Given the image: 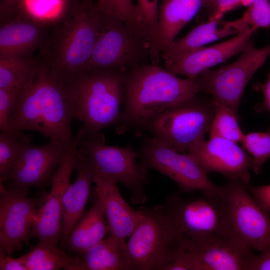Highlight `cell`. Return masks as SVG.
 <instances>
[{"instance_id": "obj_12", "label": "cell", "mask_w": 270, "mask_h": 270, "mask_svg": "<svg viewBox=\"0 0 270 270\" xmlns=\"http://www.w3.org/2000/svg\"><path fill=\"white\" fill-rule=\"evenodd\" d=\"M139 154V164L144 172L148 174L153 170L164 174L175 182L183 192L214 193L221 188L210 180L208 173L190 155L176 151L153 136L144 138Z\"/></svg>"}, {"instance_id": "obj_16", "label": "cell", "mask_w": 270, "mask_h": 270, "mask_svg": "<svg viewBox=\"0 0 270 270\" xmlns=\"http://www.w3.org/2000/svg\"><path fill=\"white\" fill-rule=\"evenodd\" d=\"M40 198L0 184V253L10 254L28 244Z\"/></svg>"}, {"instance_id": "obj_10", "label": "cell", "mask_w": 270, "mask_h": 270, "mask_svg": "<svg viewBox=\"0 0 270 270\" xmlns=\"http://www.w3.org/2000/svg\"><path fill=\"white\" fill-rule=\"evenodd\" d=\"M220 192L230 235L248 248L261 252L270 242V218L245 184L226 180Z\"/></svg>"}, {"instance_id": "obj_32", "label": "cell", "mask_w": 270, "mask_h": 270, "mask_svg": "<svg viewBox=\"0 0 270 270\" xmlns=\"http://www.w3.org/2000/svg\"><path fill=\"white\" fill-rule=\"evenodd\" d=\"M248 27H270V0H252L243 16L238 18Z\"/></svg>"}, {"instance_id": "obj_8", "label": "cell", "mask_w": 270, "mask_h": 270, "mask_svg": "<svg viewBox=\"0 0 270 270\" xmlns=\"http://www.w3.org/2000/svg\"><path fill=\"white\" fill-rule=\"evenodd\" d=\"M103 15L92 54L80 72L118 68L130 70L151 58L148 40L120 20Z\"/></svg>"}, {"instance_id": "obj_20", "label": "cell", "mask_w": 270, "mask_h": 270, "mask_svg": "<svg viewBox=\"0 0 270 270\" xmlns=\"http://www.w3.org/2000/svg\"><path fill=\"white\" fill-rule=\"evenodd\" d=\"M204 6V0H161L156 26L150 43L152 63Z\"/></svg>"}, {"instance_id": "obj_13", "label": "cell", "mask_w": 270, "mask_h": 270, "mask_svg": "<svg viewBox=\"0 0 270 270\" xmlns=\"http://www.w3.org/2000/svg\"><path fill=\"white\" fill-rule=\"evenodd\" d=\"M82 132L80 127L54 174L50 192L40 198L31 232V236L40 242L58 245L60 240L62 198L70 184V177Z\"/></svg>"}, {"instance_id": "obj_3", "label": "cell", "mask_w": 270, "mask_h": 270, "mask_svg": "<svg viewBox=\"0 0 270 270\" xmlns=\"http://www.w3.org/2000/svg\"><path fill=\"white\" fill-rule=\"evenodd\" d=\"M128 71L118 68L90 70L64 83L74 100L76 118L83 124L84 136L98 134L104 128L118 124Z\"/></svg>"}, {"instance_id": "obj_30", "label": "cell", "mask_w": 270, "mask_h": 270, "mask_svg": "<svg viewBox=\"0 0 270 270\" xmlns=\"http://www.w3.org/2000/svg\"><path fill=\"white\" fill-rule=\"evenodd\" d=\"M95 6L102 14L122 20L146 36L140 24L136 6L132 0H98Z\"/></svg>"}, {"instance_id": "obj_40", "label": "cell", "mask_w": 270, "mask_h": 270, "mask_svg": "<svg viewBox=\"0 0 270 270\" xmlns=\"http://www.w3.org/2000/svg\"><path fill=\"white\" fill-rule=\"evenodd\" d=\"M0 15L12 16L20 12V0H0Z\"/></svg>"}, {"instance_id": "obj_5", "label": "cell", "mask_w": 270, "mask_h": 270, "mask_svg": "<svg viewBox=\"0 0 270 270\" xmlns=\"http://www.w3.org/2000/svg\"><path fill=\"white\" fill-rule=\"evenodd\" d=\"M140 208L144 218L126 242L124 255L130 270H164L176 253L177 232L164 204Z\"/></svg>"}, {"instance_id": "obj_37", "label": "cell", "mask_w": 270, "mask_h": 270, "mask_svg": "<svg viewBox=\"0 0 270 270\" xmlns=\"http://www.w3.org/2000/svg\"><path fill=\"white\" fill-rule=\"evenodd\" d=\"M248 270H270V242L260 254H254Z\"/></svg>"}, {"instance_id": "obj_36", "label": "cell", "mask_w": 270, "mask_h": 270, "mask_svg": "<svg viewBox=\"0 0 270 270\" xmlns=\"http://www.w3.org/2000/svg\"><path fill=\"white\" fill-rule=\"evenodd\" d=\"M248 188L261 208L270 214V184L257 186L250 185Z\"/></svg>"}, {"instance_id": "obj_14", "label": "cell", "mask_w": 270, "mask_h": 270, "mask_svg": "<svg viewBox=\"0 0 270 270\" xmlns=\"http://www.w3.org/2000/svg\"><path fill=\"white\" fill-rule=\"evenodd\" d=\"M254 254L232 236L204 242L180 240L176 252L186 270H248Z\"/></svg>"}, {"instance_id": "obj_19", "label": "cell", "mask_w": 270, "mask_h": 270, "mask_svg": "<svg viewBox=\"0 0 270 270\" xmlns=\"http://www.w3.org/2000/svg\"><path fill=\"white\" fill-rule=\"evenodd\" d=\"M256 30L250 27L226 41L211 46H203L187 54L166 68L175 76H186L188 78H195L210 68L241 53Z\"/></svg>"}, {"instance_id": "obj_4", "label": "cell", "mask_w": 270, "mask_h": 270, "mask_svg": "<svg viewBox=\"0 0 270 270\" xmlns=\"http://www.w3.org/2000/svg\"><path fill=\"white\" fill-rule=\"evenodd\" d=\"M61 22L46 62L52 73L65 83L78 74L91 56L100 33L102 14L95 4L72 3Z\"/></svg>"}, {"instance_id": "obj_35", "label": "cell", "mask_w": 270, "mask_h": 270, "mask_svg": "<svg viewBox=\"0 0 270 270\" xmlns=\"http://www.w3.org/2000/svg\"><path fill=\"white\" fill-rule=\"evenodd\" d=\"M243 0H204L209 14V19H222L226 12L242 4Z\"/></svg>"}, {"instance_id": "obj_29", "label": "cell", "mask_w": 270, "mask_h": 270, "mask_svg": "<svg viewBox=\"0 0 270 270\" xmlns=\"http://www.w3.org/2000/svg\"><path fill=\"white\" fill-rule=\"evenodd\" d=\"M215 104V113L209 130L210 138L220 137L236 143L241 142L244 134L238 124V116L228 106Z\"/></svg>"}, {"instance_id": "obj_26", "label": "cell", "mask_w": 270, "mask_h": 270, "mask_svg": "<svg viewBox=\"0 0 270 270\" xmlns=\"http://www.w3.org/2000/svg\"><path fill=\"white\" fill-rule=\"evenodd\" d=\"M20 258L27 270H76L74 257L52 244L38 242Z\"/></svg>"}, {"instance_id": "obj_6", "label": "cell", "mask_w": 270, "mask_h": 270, "mask_svg": "<svg viewBox=\"0 0 270 270\" xmlns=\"http://www.w3.org/2000/svg\"><path fill=\"white\" fill-rule=\"evenodd\" d=\"M220 190L201 193L200 197L184 198L173 194L165 208L177 232L179 240L204 242L231 236L229 233Z\"/></svg>"}, {"instance_id": "obj_22", "label": "cell", "mask_w": 270, "mask_h": 270, "mask_svg": "<svg viewBox=\"0 0 270 270\" xmlns=\"http://www.w3.org/2000/svg\"><path fill=\"white\" fill-rule=\"evenodd\" d=\"M238 19L226 21L209 19L194 28L184 37L174 40L160 54L166 68L187 54L222 38L238 34L249 28Z\"/></svg>"}, {"instance_id": "obj_21", "label": "cell", "mask_w": 270, "mask_h": 270, "mask_svg": "<svg viewBox=\"0 0 270 270\" xmlns=\"http://www.w3.org/2000/svg\"><path fill=\"white\" fill-rule=\"evenodd\" d=\"M76 180L66 190L62 202L61 246L64 248L74 227L84 214L94 183V170L87 156L78 148Z\"/></svg>"}, {"instance_id": "obj_25", "label": "cell", "mask_w": 270, "mask_h": 270, "mask_svg": "<svg viewBox=\"0 0 270 270\" xmlns=\"http://www.w3.org/2000/svg\"><path fill=\"white\" fill-rule=\"evenodd\" d=\"M74 258L76 270H130L124 252L110 236Z\"/></svg>"}, {"instance_id": "obj_11", "label": "cell", "mask_w": 270, "mask_h": 270, "mask_svg": "<svg viewBox=\"0 0 270 270\" xmlns=\"http://www.w3.org/2000/svg\"><path fill=\"white\" fill-rule=\"evenodd\" d=\"M270 56V44L256 48L250 40L235 62L218 68L204 71L195 78L200 92L214 102L228 106L238 115L244 88L254 74Z\"/></svg>"}, {"instance_id": "obj_42", "label": "cell", "mask_w": 270, "mask_h": 270, "mask_svg": "<svg viewBox=\"0 0 270 270\" xmlns=\"http://www.w3.org/2000/svg\"><path fill=\"white\" fill-rule=\"evenodd\" d=\"M81 0L85 2H90V0Z\"/></svg>"}, {"instance_id": "obj_27", "label": "cell", "mask_w": 270, "mask_h": 270, "mask_svg": "<svg viewBox=\"0 0 270 270\" xmlns=\"http://www.w3.org/2000/svg\"><path fill=\"white\" fill-rule=\"evenodd\" d=\"M40 62L28 56L0 58V88H21L34 76Z\"/></svg>"}, {"instance_id": "obj_15", "label": "cell", "mask_w": 270, "mask_h": 270, "mask_svg": "<svg viewBox=\"0 0 270 270\" xmlns=\"http://www.w3.org/2000/svg\"><path fill=\"white\" fill-rule=\"evenodd\" d=\"M30 142H27L22 146L6 180L8 188L25 194L30 187L52 182L54 170L70 146L51 140L42 146L32 145Z\"/></svg>"}, {"instance_id": "obj_23", "label": "cell", "mask_w": 270, "mask_h": 270, "mask_svg": "<svg viewBox=\"0 0 270 270\" xmlns=\"http://www.w3.org/2000/svg\"><path fill=\"white\" fill-rule=\"evenodd\" d=\"M34 18L20 12L0 28V58L26 57L44 39L42 25Z\"/></svg>"}, {"instance_id": "obj_17", "label": "cell", "mask_w": 270, "mask_h": 270, "mask_svg": "<svg viewBox=\"0 0 270 270\" xmlns=\"http://www.w3.org/2000/svg\"><path fill=\"white\" fill-rule=\"evenodd\" d=\"M187 154L208 174L218 172L226 180L250 185L252 158L236 142L220 137L210 138L194 146Z\"/></svg>"}, {"instance_id": "obj_34", "label": "cell", "mask_w": 270, "mask_h": 270, "mask_svg": "<svg viewBox=\"0 0 270 270\" xmlns=\"http://www.w3.org/2000/svg\"><path fill=\"white\" fill-rule=\"evenodd\" d=\"M20 88H0V130L8 132L12 128V116Z\"/></svg>"}, {"instance_id": "obj_39", "label": "cell", "mask_w": 270, "mask_h": 270, "mask_svg": "<svg viewBox=\"0 0 270 270\" xmlns=\"http://www.w3.org/2000/svg\"><path fill=\"white\" fill-rule=\"evenodd\" d=\"M10 255L0 253V270H27L20 258H14Z\"/></svg>"}, {"instance_id": "obj_38", "label": "cell", "mask_w": 270, "mask_h": 270, "mask_svg": "<svg viewBox=\"0 0 270 270\" xmlns=\"http://www.w3.org/2000/svg\"><path fill=\"white\" fill-rule=\"evenodd\" d=\"M254 88L260 92L264 96V101L257 104L255 110L257 112L268 111L270 112V73L268 74L266 80L264 83H255Z\"/></svg>"}, {"instance_id": "obj_9", "label": "cell", "mask_w": 270, "mask_h": 270, "mask_svg": "<svg viewBox=\"0 0 270 270\" xmlns=\"http://www.w3.org/2000/svg\"><path fill=\"white\" fill-rule=\"evenodd\" d=\"M83 134V132H82ZM105 138L98 134L84 136L78 150L88 158L94 172L108 178L124 185L131 193L134 204H144L146 200L145 186L147 174L137 164L140 154L131 146L118 147L105 144Z\"/></svg>"}, {"instance_id": "obj_33", "label": "cell", "mask_w": 270, "mask_h": 270, "mask_svg": "<svg viewBox=\"0 0 270 270\" xmlns=\"http://www.w3.org/2000/svg\"><path fill=\"white\" fill-rule=\"evenodd\" d=\"M158 6L159 0H137L136 4L140 24L150 44L156 26Z\"/></svg>"}, {"instance_id": "obj_31", "label": "cell", "mask_w": 270, "mask_h": 270, "mask_svg": "<svg viewBox=\"0 0 270 270\" xmlns=\"http://www.w3.org/2000/svg\"><path fill=\"white\" fill-rule=\"evenodd\" d=\"M241 142L252 158V169L258 174L262 166L270 158V128L266 132L244 134Z\"/></svg>"}, {"instance_id": "obj_41", "label": "cell", "mask_w": 270, "mask_h": 270, "mask_svg": "<svg viewBox=\"0 0 270 270\" xmlns=\"http://www.w3.org/2000/svg\"><path fill=\"white\" fill-rule=\"evenodd\" d=\"M252 0H243L242 4L248 6L251 3Z\"/></svg>"}, {"instance_id": "obj_1", "label": "cell", "mask_w": 270, "mask_h": 270, "mask_svg": "<svg viewBox=\"0 0 270 270\" xmlns=\"http://www.w3.org/2000/svg\"><path fill=\"white\" fill-rule=\"evenodd\" d=\"M74 100L68 86L40 62L20 88L12 116V129L33 130L70 146L74 141L70 124L76 118Z\"/></svg>"}, {"instance_id": "obj_7", "label": "cell", "mask_w": 270, "mask_h": 270, "mask_svg": "<svg viewBox=\"0 0 270 270\" xmlns=\"http://www.w3.org/2000/svg\"><path fill=\"white\" fill-rule=\"evenodd\" d=\"M199 93L165 112L152 122L148 131L176 151L187 153L204 140L215 113L212 98Z\"/></svg>"}, {"instance_id": "obj_2", "label": "cell", "mask_w": 270, "mask_h": 270, "mask_svg": "<svg viewBox=\"0 0 270 270\" xmlns=\"http://www.w3.org/2000/svg\"><path fill=\"white\" fill-rule=\"evenodd\" d=\"M200 92L196 78H180L158 64H140L127 72L124 108L116 131L140 135L165 112Z\"/></svg>"}, {"instance_id": "obj_18", "label": "cell", "mask_w": 270, "mask_h": 270, "mask_svg": "<svg viewBox=\"0 0 270 270\" xmlns=\"http://www.w3.org/2000/svg\"><path fill=\"white\" fill-rule=\"evenodd\" d=\"M95 192L106 220L110 236L124 252L126 238L129 237L144 218L140 208L135 210L120 193L116 182L94 172Z\"/></svg>"}, {"instance_id": "obj_28", "label": "cell", "mask_w": 270, "mask_h": 270, "mask_svg": "<svg viewBox=\"0 0 270 270\" xmlns=\"http://www.w3.org/2000/svg\"><path fill=\"white\" fill-rule=\"evenodd\" d=\"M30 136L12 130L0 134V181L8 178L24 145L31 142Z\"/></svg>"}, {"instance_id": "obj_24", "label": "cell", "mask_w": 270, "mask_h": 270, "mask_svg": "<svg viewBox=\"0 0 270 270\" xmlns=\"http://www.w3.org/2000/svg\"><path fill=\"white\" fill-rule=\"evenodd\" d=\"M105 218L95 194L92 206L74 227L64 248L72 252L81 254L104 239L110 232Z\"/></svg>"}]
</instances>
